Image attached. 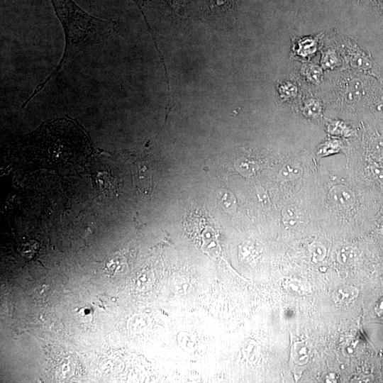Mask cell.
Returning <instances> with one entry per match:
<instances>
[{
	"label": "cell",
	"mask_w": 383,
	"mask_h": 383,
	"mask_svg": "<svg viewBox=\"0 0 383 383\" xmlns=\"http://www.w3.org/2000/svg\"><path fill=\"white\" fill-rule=\"evenodd\" d=\"M65 33V50L62 57L48 77L38 84L22 107L33 98L61 69L87 48L99 43L113 33L114 21L104 20L84 11L72 0H50Z\"/></svg>",
	"instance_id": "1"
},
{
	"label": "cell",
	"mask_w": 383,
	"mask_h": 383,
	"mask_svg": "<svg viewBox=\"0 0 383 383\" xmlns=\"http://www.w3.org/2000/svg\"><path fill=\"white\" fill-rule=\"evenodd\" d=\"M328 199L335 207L342 209H350L355 203L354 193L343 185L333 187L328 192Z\"/></svg>",
	"instance_id": "2"
},
{
	"label": "cell",
	"mask_w": 383,
	"mask_h": 383,
	"mask_svg": "<svg viewBox=\"0 0 383 383\" xmlns=\"http://www.w3.org/2000/svg\"><path fill=\"white\" fill-rule=\"evenodd\" d=\"M358 295V291L353 286L345 285L337 289L333 296L335 304L345 306L355 300Z\"/></svg>",
	"instance_id": "3"
},
{
	"label": "cell",
	"mask_w": 383,
	"mask_h": 383,
	"mask_svg": "<svg viewBox=\"0 0 383 383\" xmlns=\"http://www.w3.org/2000/svg\"><path fill=\"white\" fill-rule=\"evenodd\" d=\"M291 359L295 366L301 367L307 364L309 360V350L306 343L296 341L293 343Z\"/></svg>",
	"instance_id": "4"
},
{
	"label": "cell",
	"mask_w": 383,
	"mask_h": 383,
	"mask_svg": "<svg viewBox=\"0 0 383 383\" xmlns=\"http://www.w3.org/2000/svg\"><path fill=\"white\" fill-rule=\"evenodd\" d=\"M282 221L286 227H294L300 222V212L294 206H287L282 211Z\"/></svg>",
	"instance_id": "5"
},
{
	"label": "cell",
	"mask_w": 383,
	"mask_h": 383,
	"mask_svg": "<svg viewBox=\"0 0 383 383\" xmlns=\"http://www.w3.org/2000/svg\"><path fill=\"white\" fill-rule=\"evenodd\" d=\"M302 172L303 169L298 163H288L282 168L279 177L284 180H294L299 178Z\"/></svg>",
	"instance_id": "6"
},
{
	"label": "cell",
	"mask_w": 383,
	"mask_h": 383,
	"mask_svg": "<svg viewBox=\"0 0 383 383\" xmlns=\"http://www.w3.org/2000/svg\"><path fill=\"white\" fill-rule=\"evenodd\" d=\"M311 261L314 263L321 262L326 255V248L318 242H314L309 246Z\"/></svg>",
	"instance_id": "7"
},
{
	"label": "cell",
	"mask_w": 383,
	"mask_h": 383,
	"mask_svg": "<svg viewBox=\"0 0 383 383\" xmlns=\"http://www.w3.org/2000/svg\"><path fill=\"white\" fill-rule=\"evenodd\" d=\"M288 287L289 291L292 292L293 294L303 295L309 293L311 291L309 287H308L305 283L296 279L289 281L288 283Z\"/></svg>",
	"instance_id": "8"
},
{
	"label": "cell",
	"mask_w": 383,
	"mask_h": 383,
	"mask_svg": "<svg viewBox=\"0 0 383 383\" xmlns=\"http://www.w3.org/2000/svg\"><path fill=\"white\" fill-rule=\"evenodd\" d=\"M354 256V250L350 246L340 248L337 255V260L340 264L345 265Z\"/></svg>",
	"instance_id": "9"
},
{
	"label": "cell",
	"mask_w": 383,
	"mask_h": 383,
	"mask_svg": "<svg viewBox=\"0 0 383 383\" xmlns=\"http://www.w3.org/2000/svg\"><path fill=\"white\" fill-rule=\"evenodd\" d=\"M238 170H240L241 172L246 174H251L255 173L257 170V165L253 162L248 160H241L239 164Z\"/></svg>",
	"instance_id": "10"
},
{
	"label": "cell",
	"mask_w": 383,
	"mask_h": 383,
	"mask_svg": "<svg viewBox=\"0 0 383 383\" xmlns=\"http://www.w3.org/2000/svg\"><path fill=\"white\" fill-rule=\"evenodd\" d=\"M358 91L357 89L356 85H352L348 88L347 92H346V99L348 101L352 102L358 97Z\"/></svg>",
	"instance_id": "11"
},
{
	"label": "cell",
	"mask_w": 383,
	"mask_h": 383,
	"mask_svg": "<svg viewBox=\"0 0 383 383\" xmlns=\"http://www.w3.org/2000/svg\"><path fill=\"white\" fill-rule=\"evenodd\" d=\"M374 311L378 317L383 319V296L377 302Z\"/></svg>",
	"instance_id": "12"
},
{
	"label": "cell",
	"mask_w": 383,
	"mask_h": 383,
	"mask_svg": "<svg viewBox=\"0 0 383 383\" xmlns=\"http://www.w3.org/2000/svg\"><path fill=\"white\" fill-rule=\"evenodd\" d=\"M326 382H333L335 380V374L331 373L327 375Z\"/></svg>",
	"instance_id": "13"
},
{
	"label": "cell",
	"mask_w": 383,
	"mask_h": 383,
	"mask_svg": "<svg viewBox=\"0 0 383 383\" xmlns=\"http://www.w3.org/2000/svg\"><path fill=\"white\" fill-rule=\"evenodd\" d=\"M135 1V3L138 5V6L139 7L140 10L142 11L143 13V11H142V4H143V0H133Z\"/></svg>",
	"instance_id": "14"
}]
</instances>
